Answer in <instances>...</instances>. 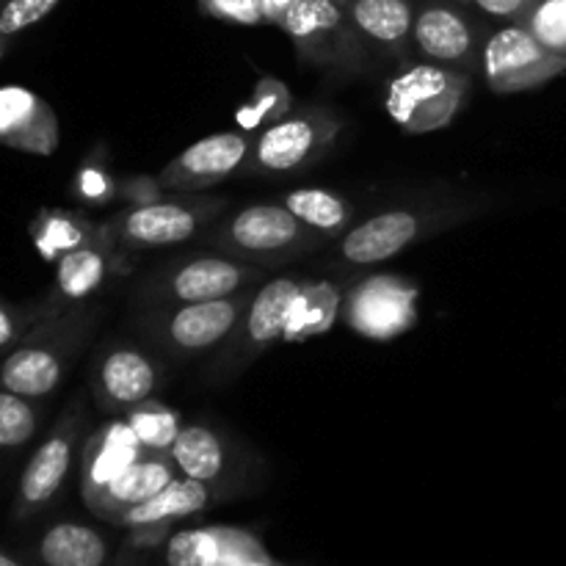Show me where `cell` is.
<instances>
[{
  "label": "cell",
  "instance_id": "cell-22",
  "mask_svg": "<svg viewBox=\"0 0 566 566\" xmlns=\"http://www.w3.org/2000/svg\"><path fill=\"white\" fill-rule=\"evenodd\" d=\"M208 506V490H205V481L193 479H175L171 484H166L158 495H153L149 501L138 503V506L122 512L119 523L133 525V528H144V525H158L166 520H180L188 514H197Z\"/></svg>",
  "mask_w": 566,
  "mask_h": 566
},
{
  "label": "cell",
  "instance_id": "cell-37",
  "mask_svg": "<svg viewBox=\"0 0 566 566\" xmlns=\"http://www.w3.org/2000/svg\"><path fill=\"white\" fill-rule=\"evenodd\" d=\"M484 14L495 17V20L506 22H520L525 17V11L531 9L534 0H473Z\"/></svg>",
  "mask_w": 566,
  "mask_h": 566
},
{
  "label": "cell",
  "instance_id": "cell-9",
  "mask_svg": "<svg viewBox=\"0 0 566 566\" xmlns=\"http://www.w3.org/2000/svg\"><path fill=\"white\" fill-rule=\"evenodd\" d=\"M252 153V142L243 133H216V136L193 142L182 149L164 171L160 186L175 191H199L213 182L224 180L232 171L241 169Z\"/></svg>",
  "mask_w": 566,
  "mask_h": 566
},
{
  "label": "cell",
  "instance_id": "cell-42",
  "mask_svg": "<svg viewBox=\"0 0 566 566\" xmlns=\"http://www.w3.org/2000/svg\"><path fill=\"white\" fill-rule=\"evenodd\" d=\"M335 3H340V6H348V3H352V0H335Z\"/></svg>",
  "mask_w": 566,
  "mask_h": 566
},
{
  "label": "cell",
  "instance_id": "cell-38",
  "mask_svg": "<svg viewBox=\"0 0 566 566\" xmlns=\"http://www.w3.org/2000/svg\"><path fill=\"white\" fill-rule=\"evenodd\" d=\"M260 6H263L265 22H271V25H282V20H285L293 0H260Z\"/></svg>",
  "mask_w": 566,
  "mask_h": 566
},
{
  "label": "cell",
  "instance_id": "cell-39",
  "mask_svg": "<svg viewBox=\"0 0 566 566\" xmlns=\"http://www.w3.org/2000/svg\"><path fill=\"white\" fill-rule=\"evenodd\" d=\"M0 566H22V564L14 562L11 556H6V553H0Z\"/></svg>",
  "mask_w": 566,
  "mask_h": 566
},
{
  "label": "cell",
  "instance_id": "cell-36",
  "mask_svg": "<svg viewBox=\"0 0 566 566\" xmlns=\"http://www.w3.org/2000/svg\"><path fill=\"white\" fill-rule=\"evenodd\" d=\"M25 326H28V321L20 310H14V307H9L6 302H0V352H3V348H14L17 343H20V335Z\"/></svg>",
  "mask_w": 566,
  "mask_h": 566
},
{
  "label": "cell",
  "instance_id": "cell-3",
  "mask_svg": "<svg viewBox=\"0 0 566 566\" xmlns=\"http://www.w3.org/2000/svg\"><path fill=\"white\" fill-rule=\"evenodd\" d=\"M481 70L492 92L517 94L558 77L566 72V64L542 48L523 22H506L486 39Z\"/></svg>",
  "mask_w": 566,
  "mask_h": 566
},
{
  "label": "cell",
  "instance_id": "cell-32",
  "mask_svg": "<svg viewBox=\"0 0 566 566\" xmlns=\"http://www.w3.org/2000/svg\"><path fill=\"white\" fill-rule=\"evenodd\" d=\"M520 22L566 64V0H534Z\"/></svg>",
  "mask_w": 566,
  "mask_h": 566
},
{
  "label": "cell",
  "instance_id": "cell-41",
  "mask_svg": "<svg viewBox=\"0 0 566 566\" xmlns=\"http://www.w3.org/2000/svg\"><path fill=\"white\" fill-rule=\"evenodd\" d=\"M249 566H274L269 562V558H265V562H254V564H249Z\"/></svg>",
  "mask_w": 566,
  "mask_h": 566
},
{
  "label": "cell",
  "instance_id": "cell-31",
  "mask_svg": "<svg viewBox=\"0 0 566 566\" xmlns=\"http://www.w3.org/2000/svg\"><path fill=\"white\" fill-rule=\"evenodd\" d=\"M39 409L31 398L0 387V451H17L36 437Z\"/></svg>",
  "mask_w": 566,
  "mask_h": 566
},
{
  "label": "cell",
  "instance_id": "cell-29",
  "mask_svg": "<svg viewBox=\"0 0 566 566\" xmlns=\"http://www.w3.org/2000/svg\"><path fill=\"white\" fill-rule=\"evenodd\" d=\"M127 426L147 453H169L182 429L180 412L153 401V398L127 409Z\"/></svg>",
  "mask_w": 566,
  "mask_h": 566
},
{
  "label": "cell",
  "instance_id": "cell-26",
  "mask_svg": "<svg viewBox=\"0 0 566 566\" xmlns=\"http://www.w3.org/2000/svg\"><path fill=\"white\" fill-rule=\"evenodd\" d=\"M348 17L365 36L390 48H401L412 36L415 14L407 0H352Z\"/></svg>",
  "mask_w": 566,
  "mask_h": 566
},
{
  "label": "cell",
  "instance_id": "cell-33",
  "mask_svg": "<svg viewBox=\"0 0 566 566\" xmlns=\"http://www.w3.org/2000/svg\"><path fill=\"white\" fill-rule=\"evenodd\" d=\"M61 0H0V36L11 39L42 22Z\"/></svg>",
  "mask_w": 566,
  "mask_h": 566
},
{
  "label": "cell",
  "instance_id": "cell-5",
  "mask_svg": "<svg viewBox=\"0 0 566 566\" xmlns=\"http://www.w3.org/2000/svg\"><path fill=\"white\" fill-rule=\"evenodd\" d=\"M346 321L370 340H392L418 321V287L398 276H370L346 298Z\"/></svg>",
  "mask_w": 566,
  "mask_h": 566
},
{
  "label": "cell",
  "instance_id": "cell-23",
  "mask_svg": "<svg viewBox=\"0 0 566 566\" xmlns=\"http://www.w3.org/2000/svg\"><path fill=\"white\" fill-rule=\"evenodd\" d=\"M31 238L36 252L44 260L59 263L64 254L99 241V230L86 221V216L70 213V210H42L31 221Z\"/></svg>",
  "mask_w": 566,
  "mask_h": 566
},
{
  "label": "cell",
  "instance_id": "cell-35",
  "mask_svg": "<svg viewBox=\"0 0 566 566\" xmlns=\"http://www.w3.org/2000/svg\"><path fill=\"white\" fill-rule=\"evenodd\" d=\"M75 193L81 199H86V202L103 205L114 197V182H111V175L103 166L83 164L75 177Z\"/></svg>",
  "mask_w": 566,
  "mask_h": 566
},
{
  "label": "cell",
  "instance_id": "cell-6",
  "mask_svg": "<svg viewBox=\"0 0 566 566\" xmlns=\"http://www.w3.org/2000/svg\"><path fill=\"white\" fill-rule=\"evenodd\" d=\"M77 437H81V407L72 403L22 470L20 486H17V514L20 517L48 506L59 495L72 468Z\"/></svg>",
  "mask_w": 566,
  "mask_h": 566
},
{
  "label": "cell",
  "instance_id": "cell-25",
  "mask_svg": "<svg viewBox=\"0 0 566 566\" xmlns=\"http://www.w3.org/2000/svg\"><path fill=\"white\" fill-rule=\"evenodd\" d=\"M39 556L48 566H103L108 547L97 531L77 523H59L39 542Z\"/></svg>",
  "mask_w": 566,
  "mask_h": 566
},
{
  "label": "cell",
  "instance_id": "cell-19",
  "mask_svg": "<svg viewBox=\"0 0 566 566\" xmlns=\"http://www.w3.org/2000/svg\"><path fill=\"white\" fill-rule=\"evenodd\" d=\"M105 276H108V247L103 243V238L97 243H88V247L64 254L55 263L53 293L39 307L42 321L53 318V315L64 313V307H70V304H77L92 296L103 285Z\"/></svg>",
  "mask_w": 566,
  "mask_h": 566
},
{
  "label": "cell",
  "instance_id": "cell-13",
  "mask_svg": "<svg viewBox=\"0 0 566 566\" xmlns=\"http://www.w3.org/2000/svg\"><path fill=\"white\" fill-rule=\"evenodd\" d=\"M420 235V219L409 210H387L343 235L340 252L346 263L374 265L396 258Z\"/></svg>",
  "mask_w": 566,
  "mask_h": 566
},
{
  "label": "cell",
  "instance_id": "cell-7",
  "mask_svg": "<svg viewBox=\"0 0 566 566\" xmlns=\"http://www.w3.org/2000/svg\"><path fill=\"white\" fill-rule=\"evenodd\" d=\"M202 210L180 202H147L119 213L99 230L105 247L160 249L186 243L202 227Z\"/></svg>",
  "mask_w": 566,
  "mask_h": 566
},
{
  "label": "cell",
  "instance_id": "cell-34",
  "mask_svg": "<svg viewBox=\"0 0 566 566\" xmlns=\"http://www.w3.org/2000/svg\"><path fill=\"white\" fill-rule=\"evenodd\" d=\"M199 3L216 20L238 22V25H260V22H265L260 0H199Z\"/></svg>",
  "mask_w": 566,
  "mask_h": 566
},
{
  "label": "cell",
  "instance_id": "cell-24",
  "mask_svg": "<svg viewBox=\"0 0 566 566\" xmlns=\"http://www.w3.org/2000/svg\"><path fill=\"white\" fill-rule=\"evenodd\" d=\"M343 296L337 285L329 280H310L304 282L302 293H298L296 304L287 318L285 340L287 343H302L310 337H318L332 329L337 313H340Z\"/></svg>",
  "mask_w": 566,
  "mask_h": 566
},
{
  "label": "cell",
  "instance_id": "cell-27",
  "mask_svg": "<svg viewBox=\"0 0 566 566\" xmlns=\"http://www.w3.org/2000/svg\"><path fill=\"white\" fill-rule=\"evenodd\" d=\"M169 457L193 481H213L224 470V446L205 426H182Z\"/></svg>",
  "mask_w": 566,
  "mask_h": 566
},
{
  "label": "cell",
  "instance_id": "cell-28",
  "mask_svg": "<svg viewBox=\"0 0 566 566\" xmlns=\"http://www.w3.org/2000/svg\"><path fill=\"white\" fill-rule=\"evenodd\" d=\"M285 208L313 232L335 235L352 221L354 210L346 199L326 188H298L285 197Z\"/></svg>",
  "mask_w": 566,
  "mask_h": 566
},
{
  "label": "cell",
  "instance_id": "cell-15",
  "mask_svg": "<svg viewBox=\"0 0 566 566\" xmlns=\"http://www.w3.org/2000/svg\"><path fill=\"white\" fill-rule=\"evenodd\" d=\"M169 459L171 457H166V453H144L125 473L116 475L108 486H103L92 497H86V503L99 517L116 520L122 512L149 501L166 484L175 481V462H169Z\"/></svg>",
  "mask_w": 566,
  "mask_h": 566
},
{
  "label": "cell",
  "instance_id": "cell-20",
  "mask_svg": "<svg viewBox=\"0 0 566 566\" xmlns=\"http://www.w3.org/2000/svg\"><path fill=\"white\" fill-rule=\"evenodd\" d=\"M158 385V370L136 348L105 354L97 368V396L111 407H136L147 401Z\"/></svg>",
  "mask_w": 566,
  "mask_h": 566
},
{
  "label": "cell",
  "instance_id": "cell-11",
  "mask_svg": "<svg viewBox=\"0 0 566 566\" xmlns=\"http://www.w3.org/2000/svg\"><path fill=\"white\" fill-rule=\"evenodd\" d=\"M61 130L48 99L25 86H0V144L20 153L53 155Z\"/></svg>",
  "mask_w": 566,
  "mask_h": 566
},
{
  "label": "cell",
  "instance_id": "cell-17",
  "mask_svg": "<svg viewBox=\"0 0 566 566\" xmlns=\"http://www.w3.org/2000/svg\"><path fill=\"white\" fill-rule=\"evenodd\" d=\"M247 307V302H238L232 296L186 304V307H180L169 318L166 335L182 352H202V348H210L224 340L235 329Z\"/></svg>",
  "mask_w": 566,
  "mask_h": 566
},
{
  "label": "cell",
  "instance_id": "cell-12",
  "mask_svg": "<svg viewBox=\"0 0 566 566\" xmlns=\"http://www.w3.org/2000/svg\"><path fill=\"white\" fill-rule=\"evenodd\" d=\"M265 558L260 542L238 528L182 531L166 547L169 566H249Z\"/></svg>",
  "mask_w": 566,
  "mask_h": 566
},
{
  "label": "cell",
  "instance_id": "cell-14",
  "mask_svg": "<svg viewBox=\"0 0 566 566\" xmlns=\"http://www.w3.org/2000/svg\"><path fill=\"white\" fill-rule=\"evenodd\" d=\"M412 42L426 59L440 64L475 61V33L468 17L446 3H429L420 9L412 25Z\"/></svg>",
  "mask_w": 566,
  "mask_h": 566
},
{
  "label": "cell",
  "instance_id": "cell-8",
  "mask_svg": "<svg viewBox=\"0 0 566 566\" xmlns=\"http://www.w3.org/2000/svg\"><path fill=\"white\" fill-rule=\"evenodd\" d=\"M221 241L252 260H276L307 247L310 227L285 205H252L232 216Z\"/></svg>",
  "mask_w": 566,
  "mask_h": 566
},
{
  "label": "cell",
  "instance_id": "cell-30",
  "mask_svg": "<svg viewBox=\"0 0 566 566\" xmlns=\"http://www.w3.org/2000/svg\"><path fill=\"white\" fill-rule=\"evenodd\" d=\"M293 108V97L287 92V86L276 77L265 75L260 77L258 86H254L252 97L238 108L235 122L247 133L258 130V127H269L274 122H280L282 116H287V111Z\"/></svg>",
  "mask_w": 566,
  "mask_h": 566
},
{
  "label": "cell",
  "instance_id": "cell-4",
  "mask_svg": "<svg viewBox=\"0 0 566 566\" xmlns=\"http://www.w3.org/2000/svg\"><path fill=\"white\" fill-rule=\"evenodd\" d=\"M337 122L324 111H310L298 116H282L280 122L265 127L249 153V169L269 171H296L304 164L324 153L337 133Z\"/></svg>",
  "mask_w": 566,
  "mask_h": 566
},
{
  "label": "cell",
  "instance_id": "cell-21",
  "mask_svg": "<svg viewBox=\"0 0 566 566\" xmlns=\"http://www.w3.org/2000/svg\"><path fill=\"white\" fill-rule=\"evenodd\" d=\"M302 287L304 282L296 280V276H280V280H271L269 285H263L254 293V298L247 307L243 348L260 352V348L285 337L287 318H291V310Z\"/></svg>",
  "mask_w": 566,
  "mask_h": 566
},
{
  "label": "cell",
  "instance_id": "cell-10",
  "mask_svg": "<svg viewBox=\"0 0 566 566\" xmlns=\"http://www.w3.org/2000/svg\"><path fill=\"white\" fill-rule=\"evenodd\" d=\"M280 28L293 39L302 59L318 64L340 61L352 48L346 14L335 0H293Z\"/></svg>",
  "mask_w": 566,
  "mask_h": 566
},
{
  "label": "cell",
  "instance_id": "cell-16",
  "mask_svg": "<svg viewBox=\"0 0 566 566\" xmlns=\"http://www.w3.org/2000/svg\"><path fill=\"white\" fill-rule=\"evenodd\" d=\"M144 453L147 451L136 440L127 420H111L99 426L83 448V497H92L94 492L108 486Z\"/></svg>",
  "mask_w": 566,
  "mask_h": 566
},
{
  "label": "cell",
  "instance_id": "cell-1",
  "mask_svg": "<svg viewBox=\"0 0 566 566\" xmlns=\"http://www.w3.org/2000/svg\"><path fill=\"white\" fill-rule=\"evenodd\" d=\"M470 77L442 64H412L385 86V108L409 136L442 130L457 119L468 97Z\"/></svg>",
  "mask_w": 566,
  "mask_h": 566
},
{
  "label": "cell",
  "instance_id": "cell-2",
  "mask_svg": "<svg viewBox=\"0 0 566 566\" xmlns=\"http://www.w3.org/2000/svg\"><path fill=\"white\" fill-rule=\"evenodd\" d=\"M77 318L59 313L44 318L25 340L17 343L0 363V387L31 401L50 396L66 374L72 352L77 346Z\"/></svg>",
  "mask_w": 566,
  "mask_h": 566
},
{
  "label": "cell",
  "instance_id": "cell-40",
  "mask_svg": "<svg viewBox=\"0 0 566 566\" xmlns=\"http://www.w3.org/2000/svg\"><path fill=\"white\" fill-rule=\"evenodd\" d=\"M6 44H9V39L0 36V59H3V55H6Z\"/></svg>",
  "mask_w": 566,
  "mask_h": 566
},
{
  "label": "cell",
  "instance_id": "cell-18",
  "mask_svg": "<svg viewBox=\"0 0 566 566\" xmlns=\"http://www.w3.org/2000/svg\"><path fill=\"white\" fill-rule=\"evenodd\" d=\"M252 276L254 271L243 269L232 260L202 254V258L188 260L166 280V293L180 304L213 302V298H227L241 291Z\"/></svg>",
  "mask_w": 566,
  "mask_h": 566
}]
</instances>
